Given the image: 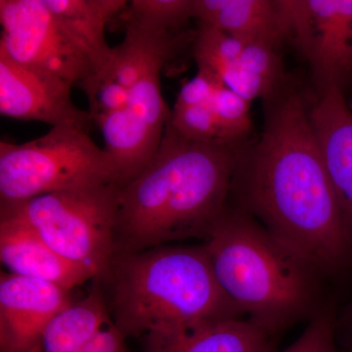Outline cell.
Returning <instances> with one entry per match:
<instances>
[{
    "instance_id": "1",
    "label": "cell",
    "mask_w": 352,
    "mask_h": 352,
    "mask_svg": "<svg viewBox=\"0 0 352 352\" xmlns=\"http://www.w3.org/2000/svg\"><path fill=\"white\" fill-rule=\"evenodd\" d=\"M265 101L263 134L245 146L229 197L318 274L342 272L352 263V243L307 99L284 82Z\"/></svg>"
},
{
    "instance_id": "2",
    "label": "cell",
    "mask_w": 352,
    "mask_h": 352,
    "mask_svg": "<svg viewBox=\"0 0 352 352\" xmlns=\"http://www.w3.org/2000/svg\"><path fill=\"white\" fill-rule=\"evenodd\" d=\"M245 142H194L166 124L156 156L120 186L116 256L191 238L204 241L228 204Z\"/></svg>"
},
{
    "instance_id": "3",
    "label": "cell",
    "mask_w": 352,
    "mask_h": 352,
    "mask_svg": "<svg viewBox=\"0 0 352 352\" xmlns=\"http://www.w3.org/2000/svg\"><path fill=\"white\" fill-rule=\"evenodd\" d=\"M105 283L113 324L126 339L245 318L220 287L204 245L116 256Z\"/></svg>"
},
{
    "instance_id": "4",
    "label": "cell",
    "mask_w": 352,
    "mask_h": 352,
    "mask_svg": "<svg viewBox=\"0 0 352 352\" xmlns=\"http://www.w3.org/2000/svg\"><path fill=\"white\" fill-rule=\"evenodd\" d=\"M203 245L220 287L270 336L321 309L320 274L240 208L227 204Z\"/></svg>"
},
{
    "instance_id": "5",
    "label": "cell",
    "mask_w": 352,
    "mask_h": 352,
    "mask_svg": "<svg viewBox=\"0 0 352 352\" xmlns=\"http://www.w3.org/2000/svg\"><path fill=\"white\" fill-rule=\"evenodd\" d=\"M120 185L55 192L15 204H0V215L31 226L63 258L105 283L116 258Z\"/></svg>"
},
{
    "instance_id": "6",
    "label": "cell",
    "mask_w": 352,
    "mask_h": 352,
    "mask_svg": "<svg viewBox=\"0 0 352 352\" xmlns=\"http://www.w3.org/2000/svg\"><path fill=\"white\" fill-rule=\"evenodd\" d=\"M106 184H118L115 166L82 129L51 127L23 144L0 142V204Z\"/></svg>"
},
{
    "instance_id": "7",
    "label": "cell",
    "mask_w": 352,
    "mask_h": 352,
    "mask_svg": "<svg viewBox=\"0 0 352 352\" xmlns=\"http://www.w3.org/2000/svg\"><path fill=\"white\" fill-rule=\"evenodd\" d=\"M0 51L30 68L78 85L94 65L43 0H0Z\"/></svg>"
},
{
    "instance_id": "8",
    "label": "cell",
    "mask_w": 352,
    "mask_h": 352,
    "mask_svg": "<svg viewBox=\"0 0 352 352\" xmlns=\"http://www.w3.org/2000/svg\"><path fill=\"white\" fill-rule=\"evenodd\" d=\"M292 41L309 62L320 94L352 80V0H279Z\"/></svg>"
},
{
    "instance_id": "9",
    "label": "cell",
    "mask_w": 352,
    "mask_h": 352,
    "mask_svg": "<svg viewBox=\"0 0 352 352\" xmlns=\"http://www.w3.org/2000/svg\"><path fill=\"white\" fill-rule=\"evenodd\" d=\"M72 87L63 78L17 63L0 51V113L3 117L88 132L94 120L72 100Z\"/></svg>"
},
{
    "instance_id": "10",
    "label": "cell",
    "mask_w": 352,
    "mask_h": 352,
    "mask_svg": "<svg viewBox=\"0 0 352 352\" xmlns=\"http://www.w3.org/2000/svg\"><path fill=\"white\" fill-rule=\"evenodd\" d=\"M72 303L61 287L2 271L0 352L43 351L48 326Z\"/></svg>"
},
{
    "instance_id": "11",
    "label": "cell",
    "mask_w": 352,
    "mask_h": 352,
    "mask_svg": "<svg viewBox=\"0 0 352 352\" xmlns=\"http://www.w3.org/2000/svg\"><path fill=\"white\" fill-rule=\"evenodd\" d=\"M310 120L352 243V111L340 87L321 92Z\"/></svg>"
},
{
    "instance_id": "12",
    "label": "cell",
    "mask_w": 352,
    "mask_h": 352,
    "mask_svg": "<svg viewBox=\"0 0 352 352\" xmlns=\"http://www.w3.org/2000/svg\"><path fill=\"white\" fill-rule=\"evenodd\" d=\"M0 259L9 273L69 292L94 279L87 268L58 254L31 226L7 215H0Z\"/></svg>"
},
{
    "instance_id": "13",
    "label": "cell",
    "mask_w": 352,
    "mask_h": 352,
    "mask_svg": "<svg viewBox=\"0 0 352 352\" xmlns=\"http://www.w3.org/2000/svg\"><path fill=\"white\" fill-rule=\"evenodd\" d=\"M199 24L279 50L288 41L279 0H194Z\"/></svg>"
},
{
    "instance_id": "14",
    "label": "cell",
    "mask_w": 352,
    "mask_h": 352,
    "mask_svg": "<svg viewBox=\"0 0 352 352\" xmlns=\"http://www.w3.org/2000/svg\"><path fill=\"white\" fill-rule=\"evenodd\" d=\"M271 336L248 318L215 322L175 333L143 337L144 352H272Z\"/></svg>"
},
{
    "instance_id": "15",
    "label": "cell",
    "mask_w": 352,
    "mask_h": 352,
    "mask_svg": "<svg viewBox=\"0 0 352 352\" xmlns=\"http://www.w3.org/2000/svg\"><path fill=\"white\" fill-rule=\"evenodd\" d=\"M120 186L138 177L156 156L163 138L156 135L129 107L97 118Z\"/></svg>"
},
{
    "instance_id": "16",
    "label": "cell",
    "mask_w": 352,
    "mask_h": 352,
    "mask_svg": "<svg viewBox=\"0 0 352 352\" xmlns=\"http://www.w3.org/2000/svg\"><path fill=\"white\" fill-rule=\"evenodd\" d=\"M69 36L94 65L102 71L113 55L106 39V27L129 6L126 0H43Z\"/></svg>"
},
{
    "instance_id": "17",
    "label": "cell",
    "mask_w": 352,
    "mask_h": 352,
    "mask_svg": "<svg viewBox=\"0 0 352 352\" xmlns=\"http://www.w3.org/2000/svg\"><path fill=\"white\" fill-rule=\"evenodd\" d=\"M175 46L176 38L173 34L127 21L124 41L113 48L107 66L94 75L131 89L146 74L163 69Z\"/></svg>"
},
{
    "instance_id": "18",
    "label": "cell",
    "mask_w": 352,
    "mask_h": 352,
    "mask_svg": "<svg viewBox=\"0 0 352 352\" xmlns=\"http://www.w3.org/2000/svg\"><path fill=\"white\" fill-rule=\"evenodd\" d=\"M162 68L146 74L129 89V108L160 138H164L170 112L161 87Z\"/></svg>"
},
{
    "instance_id": "19",
    "label": "cell",
    "mask_w": 352,
    "mask_h": 352,
    "mask_svg": "<svg viewBox=\"0 0 352 352\" xmlns=\"http://www.w3.org/2000/svg\"><path fill=\"white\" fill-rule=\"evenodd\" d=\"M210 105L219 126L220 140L245 142L252 131L251 102L220 82Z\"/></svg>"
},
{
    "instance_id": "20",
    "label": "cell",
    "mask_w": 352,
    "mask_h": 352,
    "mask_svg": "<svg viewBox=\"0 0 352 352\" xmlns=\"http://www.w3.org/2000/svg\"><path fill=\"white\" fill-rule=\"evenodd\" d=\"M127 20L175 34L194 18V0H133Z\"/></svg>"
},
{
    "instance_id": "21",
    "label": "cell",
    "mask_w": 352,
    "mask_h": 352,
    "mask_svg": "<svg viewBox=\"0 0 352 352\" xmlns=\"http://www.w3.org/2000/svg\"><path fill=\"white\" fill-rule=\"evenodd\" d=\"M168 126L182 138L194 142L219 139V126L210 103L171 111Z\"/></svg>"
},
{
    "instance_id": "22",
    "label": "cell",
    "mask_w": 352,
    "mask_h": 352,
    "mask_svg": "<svg viewBox=\"0 0 352 352\" xmlns=\"http://www.w3.org/2000/svg\"><path fill=\"white\" fill-rule=\"evenodd\" d=\"M89 101L92 120L129 107V89L109 78L96 75L78 83Z\"/></svg>"
},
{
    "instance_id": "23",
    "label": "cell",
    "mask_w": 352,
    "mask_h": 352,
    "mask_svg": "<svg viewBox=\"0 0 352 352\" xmlns=\"http://www.w3.org/2000/svg\"><path fill=\"white\" fill-rule=\"evenodd\" d=\"M337 318L331 307H322L298 339L281 352H339L336 344Z\"/></svg>"
},
{
    "instance_id": "24",
    "label": "cell",
    "mask_w": 352,
    "mask_h": 352,
    "mask_svg": "<svg viewBox=\"0 0 352 352\" xmlns=\"http://www.w3.org/2000/svg\"><path fill=\"white\" fill-rule=\"evenodd\" d=\"M220 82L221 80L214 72L206 67L198 66L197 75L185 82L180 89L173 111L210 103Z\"/></svg>"
},
{
    "instance_id": "25",
    "label": "cell",
    "mask_w": 352,
    "mask_h": 352,
    "mask_svg": "<svg viewBox=\"0 0 352 352\" xmlns=\"http://www.w3.org/2000/svg\"><path fill=\"white\" fill-rule=\"evenodd\" d=\"M78 352H129L126 338L113 323L96 333Z\"/></svg>"
},
{
    "instance_id": "26",
    "label": "cell",
    "mask_w": 352,
    "mask_h": 352,
    "mask_svg": "<svg viewBox=\"0 0 352 352\" xmlns=\"http://www.w3.org/2000/svg\"><path fill=\"white\" fill-rule=\"evenodd\" d=\"M340 323L344 324L346 327L352 328V300L347 305L342 316L340 317Z\"/></svg>"
}]
</instances>
